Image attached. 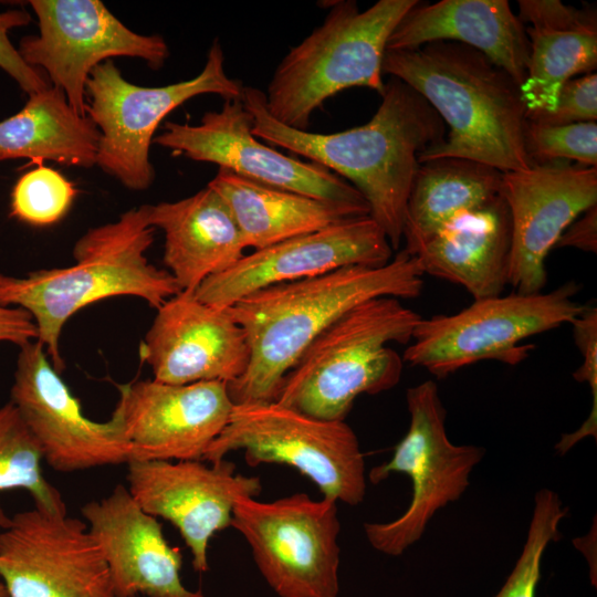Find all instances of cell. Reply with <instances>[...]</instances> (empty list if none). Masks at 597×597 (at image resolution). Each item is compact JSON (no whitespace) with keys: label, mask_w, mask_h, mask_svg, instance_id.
Segmentation results:
<instances>
[{"label":"cell","mask_w":597,"mask_h":597,"mask_svg":"<svg viewBox=\"0 0 597 597\" xmlns=\"http://www.w3.org/2000/svg\"><path fill=\"white\" fill-rule=\"evenodd\" d=\"M511 220L501 193L459 214L416 253L425 273L461 285L475 300L509 285Z\"/></svg>","instance_id":"cell-25"},{"label":"cell","mask_w":597,"mask_h":597,"mask_svg":"<svg viewBox=\"0 0 597 597\" xmlns=\"http://www.w3.org/2000/svg\"><path fill=\"white\" fill-rule=\"evenodd\" d=\"M242 451L249 465L281 463L308 478L324 498L348 505L366 494L365 460L354 430L275 401L234 405L229 421L203 455L221 461Z\"/></svg>","instance_id":"cell-9"},{"label":"cell","mask_w":597,"mask_h":597,"mask_svg":"<svg viewBox=\"0 0 597 597\" xmlns=\"http://www.w3.org/2000/svg\"><path fill=\"white\" fill-rule=\"evenodd\" d=\"M391 254L386 233L370 216L353 218L244 254L228 270L203 281L195 295L207 304L229 307L271 285L345 266H381Z\"/></svg>","instance_id":"cell-18"},{"label":"cell","mask_w":597,"mask_h":597,"mask_svg":"<svg viewBox=\"0 0 597 597\" xmlns=\"http://www.w3.org/2000/svg\"><path fill=\"white\" fill-rule=\"evenodd\" d=\"M503 172L489 165L455 157L419 164L405 210L402 240L410 255L459 214L501 193Z\"/></svg>","instance_id":"cell-27"},{"label":"cell","mask_w":597,"mask_h":597,"mask_svg":"<svg viewBox=\"0 0 597 597\" xmlns=\"http://www.w3.org/2000/svg\"><path fill=\"white\" fill-rule=\"evenodd\" d=\"M30 21L31 15L25 9L0 12V69L13 78L28 96L51 85L41 71L27 64L9 39L10 30L25 27Z\"/></svg>","instance_id":"cell-35"},{"label":"cell","mask_w":597,"mask_h":597,"mask_svg":"<svg viewBox=\"0 0 597 597\" xmlns=\"http://www.w3.org/2000/svg\"><path fill=\"white\" fill-rule=\"evenodd\" d=\"M519 18L530 42L526 77L520 86L526 115L549 112L561 87L597 66V14L559 0H520Z\"/></svg>","instance_id":"cell-23"},{"label":"cell","mask_w":597,"mask_h":597,"mask_svg":"<svg viewBox=\"0 0 597 597\" xmlns=\"http://www.w3.org/2000/svg\"><path fill=\"white\" fill-rule=\"evenodd\" d=\"M127 489L144 512L170 522L191 554L196 572L209 569L208 547L213 535L231 526L240 496H258V476L235 473L234 463L221 460L129 461Z\"/></svg>","instance_id":"cell-16"},{"label":"cell","mask_w":597,"mask_h":597,"mask_svg":"<svg viewBox=\"0 0 597 597\" xmlns=\"http://www.w3.org/2000/svg\"><path fill=\"white\" fill-rule=\"evenodd\" d=\"M233 407L226 383L150 379L121 386L114 410L129 444V461H179L203 460Z\"/></svg>","instance_id":"cell-19"},{"label":"cell","mask_w":597,"mask_h":597,"mask_svg":"<svg viewBox=\"0 0 597 597\" xmlns=\"http://www.w3.org/2000/svg\"><path fill=\"white\" fill-rule=\"evenodd\" d=\"M578 285L570 281L548 293L513 292L483 300L451 315L420 318L402 360L446 378L482 360L517 365L533 345L531 336L570 324L585 305L573 296Z\"/></svg>","instance_id":"cell-7"},{"label":"cell","mask_w":597,"mask_h":597,"mask_svg":"<svg viewBox=\"0 0 597 597\" xmlns=\"http://www.w3.org/2000/svg\"><path fill=\"white\" fill-rule=\"evenodd\" d=\"M155 230L149 223V205H143L127 210L115 222L86 231L74 244V264L33 271L24 277L4 275L0 302L32 316L36 341L59 373L64 368L61 332L80 310L127 295L157 310L181 292L172 275L146 256Z\"/></svg>","instance_id":"cell-4"},{"label":"cell","mask_w":597,"mask_h":597,"mask_svg":"<svg viewBox=\"0 0 597 597\" xmlns=\"http://www.w3.org/2000/svg\"><path fill=\"white\" fill-rule=\"evenodd\" d=\"M526 119L546 125L596 122V73L584 74L567 81L561 87L552 111L527 114Z\"/></svg>","instance_id":"cell-34"},{"label":"cell","mask_w":597,"mask_h":597,"mask_svg":"<svg viewBox=\"0 0 597 597\" xmlns=\"http://www.w3.org/2000/svg\"><path fill=\"white\" fill-rule=\"evenodd\" d=\"M369 122L332 134L286 126L265 107V94L244 86L242 103L253 119L252 134L270 146L307 158L354 186L369 206L392 248L402 241L407 199L419 155L444 138V123L413 88L391 77Z\"/></svg>","instance_id":"cell-1"},{"label":"cell","mask_w":597,"mask_h":597,"mask_svg":"<svg viewBox=\"0 0 597 597\" xmlns=\"http://www.w3.org/2000/svg\"><path fill=\"white\" fill-rule=\"evenodd\" d=\"M422 276L417 258L402 250L381 266H345L271 285L229 306L250 346L247 370L227 384L233 405L274 401L284 376L329 325L370 298H417Z\"/></svg>","instance_id":"cell-2"},{"label":"cell","mask_w":597,"mask_h":597,"mask_svg":"<svg viewBox=\"0 0 597 597\" xmlns=\"http://www.w3.org/2000/svg\"><path fill=\"white\" fill-rule=\"evenodd\" d=\"M597 252V205L578 216L561 234L555 248Z\"/></svg>","instance_id":"cell-37"},{"label":"cell","mask_w":597,"mask_h":597,"mask_svg":"<svg viewBox=\"0 0 597 597\" xmlns=\"http://www.w3.org/2000/svg\"><path fill=\"white\" fill-rule=\"evenodd\" d=\"M567 514L568 509L556 492L549 489L536 492L522 552L494 597H535L543 555L552 542L559 540V524Z\"/></svg>","instance_id":"cell-30"},{"label":"cell","mask_w":597,"mask_h":597,"mask_svg":"<svg viewBox=\"0 0 597 597\" xmlns=\"http://www.w3.org/2000/svg\"><path fill=\"white\" fill-rule=\"evenodd\" d=\"M10 402L38 442L43 461L59 472H75L129 461L118 413L107 421L87 418L78 399L53 367L44 346L19 347Z\"/></svg>","instance_id":"cell-15"},{"label":"cell","mask_w":597,"mask_h":597,"mask_svg":"<svg viewBox=\"0 0 597 597\" xmlns=\"http://www.w3.org/2000/svg\"><path fill=\"white\" fill-rule=\"evenodd\" d=\"M420 318L392 296L354 306L305 349L274 401L317 419L345 420L359 395L399 383L404 360L388 344H409Z\"/></svg>","instance_id":"cell-5"},{"label":"cell","mask_w":597,"mask_h":597,"mask_svg":"<svg viewBox=\"0 0 597 597\" xmlns=\"http://www.w3.org/2000/svg\"><path fill=\"white\" fill-rule=\"evenodd\" d=\"M243 87L226 73L218 40L212 42L198 75L165 86L130 83L112 60L98 64L86 83V115L100 133L96 165L126 188L146 190L155 179L150 146L165 117L198 95L241 98Z\"/></svg>","instance_id":"cell-8"},{"label":"cell","mask_w":597,"mask_h":597,"mask_svg":"<svg viewBox=\"0 0 597 597\" xmlns=\"http://www.w3.org/2000/svg\"><path fill=\"white\" fill-rule=\"evenodd\" d=\"M337 501L294 493L261 502L240 496L231 526L279 597H337L341 523Z\"/></svg>","instance_id":"cell-11"},{"label":"cell","mask_w":597,"mask_h":597,"mask_svg":"<svg viewBox=\"0 0 597 597\" xmlns=\"http://www.w3.org/2000/svg\"><path fill=\"white\" fill-rule=\"evenodd\" d=\"M149 223L163 231L164 263L184 292L195 293L247 249L230 208L208 186L177 201L149 205Z\"/></svg>","instance_id":"cell-24"},{"label":"cell","mask_w":597,"mask_h":597,"mask_svg":"<svg viewBox=\"0 0 597 597\" xmlns=\"http://www.w3.org/2000/svg\"><path fill=\"white\" fill-rule=\"evenodd\" d=\"M100 133L52 85L29 95L14 115L0 121V161L27 158L90 168L96 165Z\"/></svg>","instance_id":"cell-28"},{"label":"cell","mask_w":597,"mask_h":597,"mask_svg":"<svg viewBox=\"0 0 597 597\" xmlns=\"http://www.w3.org/2000/svg\"><path fill=\"white\" fill-rule=\"evenodd\" d=\"M242 100H224L197 125L166 122L153 143L191 160L211 163L239 176L321 200L366 208L362 193L327 168L302 161L261 143Z\"/></svg>","instance_id":"cell-14"},{"label":"cell","mask_w":597,"mask_h":597,"mask_svg":"<svg viewBox=\"0 0 597 597\" xmlns=\"http://www.w3.org/2000/svg\"><path fill=\"white\" fill-rule=\"evenodd\" d=\"M524 144L533 166L575 161L585 167H597L596 122L546 125L526 119Z\"/></svg>","instance_id":"cell-32"},{"label":"cell","mask_w":597,"mask_h":597,"mask_svg":"<svg viewBox=\"0 0 597 597\" xmlns=\"http://www.w3.org/2000/svg\"><path fill=\"white\" fill-rule=\"evenodd\" d=\"M230 208L245 248H266L342 221L369 216L356 206L269 186L219 168L208 182Z\"/></svg>","instance_id":"cell-26"},{"label":"cell","mask_w":597,"mask_h":597,"mask_svg":"<svg viewBox=\"0 0 597 597\" xmlns=\"http://www.w3.org/2000/svg\"><path fill=\"white\" fill-rule=\"evenodd\" d=\"M501 196L511 220L509 285L542 292L545 260L564 230L597 205V167L554 161L503 172Z\"/></svg>","instance_id":"cell-17"},{"label":"cell","mask_w":597,"mask_h":597,"mask_svg":"<svg viewBox=\"0 0 597 597\" xmlns=\"http://www.w3.org/2000/svg\"><path fill=\"white\" fill-rule=\"evenodd\" d=\"M417 0H379L360 11L356 1H332L323 23L290 49L268 85L265 107L277 122L307 130L325 101L350 87L385 90L388 39Z\"/></svg>","instance_id":"cell-6"},{"label":"cell","mask_w":597,"mask_h":597,"mask_svg":"<svg viewBox=\"0 0 597 597\" xmlns=\"http://www.w3.org/2000/svg\"><path fill=\"white\" fill-rule=\"evenodd\" d=\"M0 577L8 597H117L86 523L36 506L1 530Z\"/></svg>","instance_id":"cell-13"},{"label":"cell","mask_w":597,"mask_h":597,"mask_svg":"<svg viewBox=\"0 0 597 597\" xmlns=\"http://www.w3.org/2000/svg\"><path fill=\"white\" fill-rule=\"evenodd\" d=\"M0 597H8V593L1 577H0Z\"/></svg>","instance_id":"cell-38"},{"label":"cell","mask_w":597,"mask_h":597,"mask_svg":"<svg viewBox=\"0 0 597 597\" xmlns=\"http://www.w3.org/2000/svg\"><path fill=\"white\" fill-rule=\"evenodd\" d=\"M29 4L39 33L23 36L18 51L80 115H86V83L98 64L125 56L158 70L169 57L163 36L132 31L100 0H31Z\"/></svg>","instance_id":"cell-12"},{"label":"cell","mask_w":597,"mask_h":597,"mask_svg":"<svg viewBox=\"0 0 597 597\" xmlns=\"http://www.w3.org/2000/svg\"><path fill=\"white\" fill-rule=\"evenodd\" d=\"M142 355L153 379L160 383L230 384L247 370L250 346L228 307L207 304L195 293L181 291L157 308Z\"/></svg>","instance_id":"cell-20"},{"label":"cell","mask_w":597,"mask_h":597,"mask_svg":"<svg viewBox=\"0 0 597 597\" xmlns=\"http://www.w3.org/2000/svg\"><path fill=\"white\" fill-rule=\"evenodd\" d=\"M410 425L388 462L373 468L369 480L378 484L391 473H405L412 483L406 511L389 522H368L364 532L371 547L400 556L418 542L436 513L458 501L470 485V475L485 449L454 444L446 430V408L437 384L426 380L406 391Z\"/></svg>","instance_id":"cell-10"},{"label":"cell","mask_w":597,"mask_h":597,"mask_svg":"<svg viewBox=\"0 0 597 597\" xmlns=\"http://www.w3.org/2000/svg\"><path fill=\"white\" fill-rule=\"evenodd\" d=\"M449 41L478 50L505 70L520 86L530 59L525 25L506 0L419 1L391 32L388 50H409Z\"/></svg>","instance_id":"cell-22"},{"label":"cell","mask_w":597,"mask_h":597,"mask_svg":"<svg viewBox=\"0 0 597 597\" xmlns=\"http://www.w3.org/2000/svg\"><path fill=\"white\" fill-rule=\"evenodd\" d=\"M41 449L12 402L0 407V492L25 490L34 506L65 514L60 491L44 476ZM9 517L0 505V530L9 526Z\"/></svg>","instance_id":"cell-29"},{"label":"cell","mask_w":597,"mask_h":597,"mask_svg":"<svg viewBox=\"0 0 597 597\" xmlns=\"http://www.w3.org/2000/svg\"><path fill=\"white\" fill-rule=\"evenodd\" d=\"M117 597H203L180 578L182 555L164 536L158 520L142 510L127 486L117 484L81 507Z\"/></svg>","instance_id":"cell-21"},{"label":"cell","mask_w":597,"mask_h":597,"mask_svg":"<svg viewBox=\"0 0 597 597\" xmlns=\"http://www.w3.org/2000/svg\"><path fill=\"white\" fill-rule=\"evenodd\" d=\"M0 274V295L3 283ZM38 339V329L32 316L21 307L0 302V342L12 343L18 347Z\"/></svg>","instance_id":"cell-36"},{"label":"cell","mask_w":597,"mask_h":597,"mask_svg":"<svg viewBox=\"0 0 597 597\" xmlns=\"http://www.w3.org/2000/svg\"><path fill=\"white\" fill-rule=\"evenodd\" d=\"M77 190L60 171L43 164L24 172L11 192V216L34 227L59 222L70 210Z\"/></svg>","instance_id":"cell-31"},{"label":"cell","mask_w":597,"mask_h":597,"mask_svg":"<svg viewBox=\"0 0 597 597\" xmlns=\"http://www.w3.org/2000/svg\"><path fill=\"white\" fill-rule=\"evenodd\" d=\"M570 324L575 344L583 358L573 377L579 383L588 384L593 396V407L588 418L576 432L562 437L556 446L561 453L568 451L585 437L596 438L597 432V307L585 305L582 313Z\"/></svg>","instance_id":"cell-33"},{"label":"cell","mask_w":597,"mask_h":597,"mask_svg":"<svg viewBox=\"0 0 597 597\" xmlns=\"http://www.w3.org/2000/svg\"><path fill=\"white\" fill-rule=\"evenodd\" d=\"M383 73L413 88L448 126L444 138L419 155V164L455 157L502 172L533 166L524 144L520 84L483 53L449 41L388 50Z\"/></svg>","instance_id":"cell-3"}]
</instances>
